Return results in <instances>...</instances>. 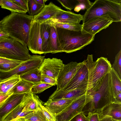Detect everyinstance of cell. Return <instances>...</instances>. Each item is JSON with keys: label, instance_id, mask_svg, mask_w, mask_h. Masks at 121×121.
I'll return each mask as SVG.
<instances>
[{"label": "cell", "instance_id": "obj_1", "mask_svg": "<svg viewBox=\"0 0 121 121\" xmlns=\"http://www.w3.org/2000/svg\"><path fill=\"white\" fill-rule=\"evenodd\" d=\"M34 19V16L26 14L11 13L1 20L2 29L9 37L27 46Z\"/></svg>", "mask_w": 121, "mask_h": 121}, {"label": "cell", "instance_id": "obj_2", "mask_svg": "<svg viewBox=\"0 0 121 121\" xmlns=\"http://www.w3.org/2000/svg\"><path fill=\"white\" fill-rule=\"evenodd\" d=\"M58 39L63 52L70 53L81 49L91 43L95 35L82 30L74 31L55 28Z\"/></svg>", "mask_w": 121, "mask_h": 121}, {"label": "cell", "instance_id": "obj_3", "mask_svg": "<svg viewBox=\"0 0 121 121\" xmlns=\"http://www.w3.org/2000/svg\"><path fill=\"white\" fill-rule=\"evenodd\" d=\"M93 55H88L85 60L88 70V77L86 93H90L98 89L105 76L112 68L110 62L107 58L101 57L95 61Z\"/></svg>", "mask_w": 121, "mask_h": 121}, {"label": "cell", "instance_id": "obj_4", "mask_svg": "<svg viewBox=\"0 0 121 121\" xmlns=\"http://www.w3.org/2000/svg\"><path fill=\"white\" fill-rule=\"evenodd\" d=\"M107 15L113 22L121 21V0H96L83 15L82 24L91 18Z\"/></svg>", "mask_w": 121, "mask_h": 121}, {"label": "cell", "instance_id": "obj_5", "mask_svg": "<svg viewBox=\"0 0 121 121\" xmlns=\"http://www.w3.org/2000/svg\"><path fill=\"white\" fill-rule=\"evenodd\" d=\"M89 94L91 97L87 111L88 112H99L105 106L112 102L111 90L109 73L105 76L99 88Z\"/></svg>", "mask_w": 121, "mask_h": 121}, {"label": "cell", "instance_id": "obj_6", "mask_svg": "<svg viewBox=\"0 0 121 121\" xmlns=\"http://www.w3.org/2000/svg\"><path fill=\"white\" fill-rule=\"evenodd\" d=\"M31 56L25 44L10 37L0 39V56L24 61Z\"/></svg>", "mask_w": 121, "mask_h": 121}, {"label": "cell", "instance_id": "obj_7", "mask_svg": "<svg viewBox=\"0 0 121 121\" xmlns=\"http://www.w3.org/2000/svg\"><path fill=\"white\" fill-rule=\"evenodd\" d=\"M91 100L90 95L87 93L79 97L60 112L55 115L56 121H70L82 112L85 106Z\"/></svg>", "mask_w": 121, "mask_h": 121}, {"label": "cell", "instance_id": "obj_8", "mask_svg": "<svg viewBox=\"0 0 121 121\" xmlns=\"http://www.w3.org/2000/svg\"><path fill=\"white\" fill-rule=\"evenodd\" d=\"M83 63V61L79 63L72 61L64 65L56 80V90H62L66 86Z\"/></svg>", "mask_w": 121, "mask_h": 121}, {"label": "cell", "instance_id": "obj_9", "mask_svg": "<svg viewBox=\"0 0 121 121\" xmlns=\"http://www.w3.org/2000/svg\"><path fill=\"white\" fill-rule=\"evenodd\" d=\"M113 22L107 15L95 17L88 20L82 25V30L94 35L108 27Z\"/></svg>", "mask_w": 121, "mask_h": 121}, {"label": "cell", "instance_id": "obj_10", "mask_svg": "<svg viewBox=\"0 0 121 121\" xmlns=\"http://www.w3.org/2000/svg\"><path fill=\"white\" fill-rule=\"evenodd\" d=\"M42 42L40 32V23L33 20L29 35L27 47L33 53L44 54L42 48Z\"/></svg>", "mask_w": 121, "mask_h": 121}, {"label": "cell", "instance_id": "obj_11", "mask_svg": "<svg viewBox=\"0 0 121 121\" xmlns=\"http://www.w3.org/2000/svg\"><path fill=\"white\" fill-rule=\"evenodd\" d=\"M82 65L68 84L61 90L64 91L73 90L77 88L86 89L88 83V73L85 60L83 61Z\"/></svg>", "mask_w": 121, "mask_h": 121}, {"label": "cell", "instance_id": "obj_12", "mask_svg": "<svg viewBox=\"0 0 121 121\" xmlns=\"http://www.w3.org/2000/svg\"><path fill=\"white\" fill-rule=\"evenodd\" d=\"M64 65L63 61L60 59L44 58L39 69L41 74L57 80Z\"/></svg>", "mask_w": 121, "mask_h": 121}, {"label": "cell", "instance_id": "obj_13", "mask_svg": "<svg viewBox=\"0 0 121 121\" xmlns=\"http://www.w3.org/2000/svg\"><path fill=\"white\" fill-rule=\"evenodd\" d=\"M83 15L77 14L69 11L63 10L53 18L46 22L50 24L60 23L66 24L79 23L82 21Z\"/></svg>", "mask_w": 121, "mask_h": 121}, {"label": "cell", "instance_id": "obj_14", "mask_svg": "<svg viewBox=\"0 0 121 121\" xmlns=\"http://www.w3.org/2000/svg\"><path fill=\"white\" fill-rule=\"evenodd\" d=\"M25 94H13L0 108V121H3L6 117L21 102Z\"/></svg>", "mask_w": 121, "mask_h": 121}, {"label": "cell", "instance_id": "obj_15", "mask_svg": "<svg viewBox=\"0 0 121 121\" xmlns=\"http://www.w3.org/2000/svg\"><path fill=\"white\" fill-rule=\"evenodd\" d=\"M63 9L52 2L45 5L40 12L34 16V20L40 23L45 22L56 15Z\"/></svg>", "mask_w": 121, "mask_h": 121}, {"label": "cell", "instance_id": "obj_16", "mask_svg": "<svg viewBox=\"0 0 121 121\" xmlns=\"http://www.w3.org/2000/svg\"><path fill=\"white\" fill-rule=\"evenodd\" d=\"M86 93V89L84 88H77L66 91L56 90L49 98L53 101L61 99H75Z\"/></svg>", "mask_w": 121, "mask_h": 121}, {"label": "cell", "instance_id": "obj_17", "mask_svg": "<svg viewBox=\"0 0 121 121\" xmlns=\"http://www.w3.org/2000/svg\"><path fill=\"white\" fill-rule=\"evenodd\" d=\"M98 114L99 117L108 116L115 121H121V103L112 102Z\"/></svg>", "mask_w": 121, "mask_h": 121}, {"label": "cell", "instance_id": "obj_18", "mask_svg": "<svg viewBox=\"0 0 121 121\" xmlns=\"http://www.w3.org/2000/svg\"><path fill=\"white\" fill-rule=\"evenodd\" d=\"M75 99H61L53 101L49 99L44 104L45 107L56 115L63 111Z\"/></svg>", "mask_w": 121, "mask_h": 121}, {"label": "cell", "instance_id": "obj_19", "mask_svg": "<svg viewBox=\"0 0 121 121\" xmlns=\"http://www.w3.org/2000/svg\"><path fill=\"white\" fill-rule=\"evenodd\" d=\"M63 52L58 39L56 28L51 25L48 45L44 54Z\"/></svg>", "mask_w": 121, "mask_h": 121}, {"label": "cell", "instance_id": "obj_20", "mask_svg": "<svg viewBox=\"0 0 121 121\" xmlns=\"http://www.w3.org/2000/svg\"><path fill=\"white\" fill-rule=\"evenodd\" d=\"M109 73L111 90L113 100L121 93V78L112 67Z\"/></svg>", "mask_w": 121, "mask_h": 121}, {"label": "cell", "instance_id": "obj_21", "mask_svg": "<svg viewBox=\"0 0 121 121\" xmlns=\"http://www.w3.org/2000/svg\"><path fill=\"white\" fill-rule=\"evenodd\" d=\"M20 75H15L0 81V95L7 94L20 80Z\"/></svg>", "mask_w": 121, "mask_h": 121}, {"label": "cell", "instance_id": "obj_22", "mask_svg": "<svg viewBox=\"0 0 121 121\" xmlns=\"http://www.w3.org/2000/svg\"><path fill=\"white\" fill-rule=\"evenodd\" d=\"M29 97V93L25 94L21 103L11 112L3 121H11L19 118V117L27 103Z\"/></svg>", "mask_w": 121, "mask_h": 121}, {"label": "cell", "instance_id": "obj_23", "mask_svg": "<svg viewBox=\"0 0 121 121\" xmlns=\"http://www.w3.org/2000/svg\"><path fill=\"white\" fill-rule=\"evenodd\" d=\"M35 85L32 83L21 79L9 93L13 94L28 93L31 91L32 87Z\"/></svg>", "mask_w": 121, "mask_h": 121}, {"label": "cell", "instance_id": "obj_24", "mask_svg": "<svg viewBox=\"0 0 121 121\" xmlns=\"http://www.w3.org/2000/svg\"><path fill=\"white\" fill-rule=\"evenodd\" d=\"M43 104L38 96L31 91L29 92L28 100L22 112H29L36 111L40 108V105Z\"/></svg>", "mask_w": 121, "mask_h": 121}, {"label": "cell", "instance_id": "obj_25", "mask_svg": "<svg viewBox=\"0 0 121 121\" xmlns=\"http://www.w3.org/2000/svg\"><path fill=\"white\" fill-rule=\"evenodd\" d=\"M51 25L46 22L40 23V32L42 40V48L44 54L46 51L48 41Z\"/></svg>", "mask_w": 121, "mask_h": 121}, {"label": "cell", "instance_id": "obj_26", "mask_svg": "<svg viewBox=\"0 0 121 121\" xmlns=\"http://www.w3.org/2000/svg\"><path fill=\"white\" fill-rule=\"evenodd\" d=\"M41 73L39 68L20 75L21 79L37 85L41 83Z\"/></svg>", "mask_w": 121, "mask_h": 121}, {"label": "cell", "instance_id": "obj_27", "mask_svg": "<svg viewBox=\"0 0 121 121\" xmlns=\"http://www.w3.org/2000/svg\"><path fill=\"white\" fill-rule=\"evenodd\" d=\"M1 6L2 8L9 10L11 13L26 14L27 12L26 11L11 0H3Z\"/></svg>", "mask_w": 121, "mask_h": 121}, {"label": "cell", "instance_id": "obj_28", "mask_svg": "<svg viewBox=\"0 0 121 121\" xmlns=\"http://www.w3.org/2000/svg\"><path fill=\"white\" fill-rule=\"evenodd\" d=\"M23 118L26 121H48L40 108L33 111Z\"/></svg>", "mask_w": 121, "mask_h": 121}, {"label": "cell", "instance_id": "obj_29", "mask_svg": "<svg viewBox=\"0 0 121 121\" xmlns=\"http://www.w3.org/2000/svg\"><path fill=\"white\" fill-rule=\"evenodd\" d=\"M44 6L37 3L35 0H28V13L29 15L34 16L38 14Z\"/></svg>", "mask_w": 121, "mask_h": 121}, {"label": "cell", "instance_id": "obj_30", "mask_svg": "<svg viewBox=\"0 0 121 121\" xmlns=\"http://www.w3.org/2000/svg\"><path fill=\"white\" fill-rule=\"evenodd\" d=\"M50 24L54 26L55 28H60L74 31L82 30V25L79 23L66 24L60 23H56Z\"/></svg>", "mask_w": 121, "mask_h": 121}, {"label": "cell", "instance_id": "obj_31", "mask_svg": "<svg viewBox=\"0 0 121 121\" xmlns=\"http://www.w3.org/2000/svg\"><path fill=\"white\" fill-rule=\"evenodd\" d=\"M112 67L121 78V49L116 55L114 62Z\"/></svg>", "mask_w": 121, "mask_h": 121}, {"label": "cell", "instance_id": "obj_32", "mask_svg": "<svg viewBox=\"0 0 121 121\" xmlns=\"http://www.w3.org/2000/svg\"><path fill=\"white\" fill-rule=\"evenodd\" d=\"M63 7L67 10H71L79 4L77 0H57Z\"/></svg>", "mask_w": 121, "mask_h": 121}, {"label": "cell", "instance_id": "obj_33", "mask_svg": "<svg viewBox=\"0 0 121 121\" xmlns=\"http://www.w3.org/2000/svg\"><path fill=\"white\" fill-rule=\"evenodd\" d=\"M53 86L52 85L41 82L34 86L32 88L31 91L35 94L40 93Z\"/></svg>", "mask_w": 121, "mask_h": 121}, {"label": "cell", "instance_id": "obj_34", "mask_svg": "<svg viewBox=\"0 0 121 121\" xmlns=\"http://www.w3.org/2000/svg\"><path fill=\"white\" fill-rule=\"evenodd\" d=\"M22 63H9L0 64V72L9 71L17 67Z\"/></svg>", "mask_w": 121, "mask_h": 121}, {"label": "cell", "instance_id": "obj_35", "mask_svg": "<svg viewBox=\"0 0 121 121\" xmlns=\"http://www.w3.org/2000/svg\"><path fill=\"white\" fill-rule=\"evenodd\" d=\"M41 104L40 108L48 121H56L55 116L52 114Z\"/></svg>", "mask_w": 121, "mask_h": 121}, {"label": "cell", "instance_id": "obj_36", "mask_svg": "<svg viewBox=\"0 0 121 121\" xmlns=\"http://www.w3.org/2000/svg\"><path fill=\"white\" fill-rule=\"evenodd\" d=\"M41 82L50 84L53 86L56 85L57 83L56 80L43 74H41Z\"/></svg>", "mask_w": 121, "mask_h": 121}, {"label": "cell", "instance_id": "obj_37", "mask_svg": "<svg viewBox=\"0 0 121 121\" xmlns=\"http://www.w3.org/2000/svg\"><path fill=\"white\" fill-rule=\"evenodd\" d=\"M70 121H89V120L84 112L82 111L74 117Z\"/></svg>", "mask_w": 121, "mask_h": 121}, {"label": "cell", "instance_id": "obj_38", "mask_svg": "<svg viewBox=\"0 0 121 121\" xmlns=\"http://www.w3.org/2000/svg\"><path fill=\"white\" fill-rule=\"evenodd\" d=\"M27 11H28V0H11Z\"/></svg>", "mask_w": 121, "mask_h": 121}, {"label": "cell", "instance_id": "obj_39", "mask_svg": "<svg viewBox=\"0 0 121 121\" xmlns=\"http://www.w3.org/2000/svg\"><path fill=\"white\" fill-rule=\"evenodd\" d=\"M79 4L82 5L85 9H88L92 5L93 3L88 0H77Z\"/></svg>", "mask_w": 121, "mask_h": 121}, {"label": "cell", "instance_id": "obj_40", "mask_svg": "<svg viewBox=\"0 0 121 121\" xmlns=\"http://www.w3.org/2000/svg\"><path fill=\"white\" fill-rule=\"evenodd\" d=\"M24 61L13 60L0 56V64L9 63H22Z\"/></svg>", "mask_w": 121, "mask_h": 121}, {"label": "cell", "instance_id": "obj_41", "mask_svg": "<svg viewBox=\"0 0 121 121\" xmlns=\"http://www.w3.org/2000/svg\"><path fill=\"white\" fill-rule=\"evenodd\" d=\"M87 117L89 121H99V116L98 113L89 112L88 113Z\"/></svg>", "mask_w": 121, "mask_h": 121}, {"label": "cell", "instance_id": "obj_42", "mask_svg": "<svg viewBox=\"0 0 121 121\" xmlns=\"http://www.w3.org/2000/svg\"><path fill=\"white\" fill-rule=\"evenodd\" d=\"M13 94L9 93L5 95H0V108L4 104L7 99Z\"/></svg>", "mask_w": 121, "mask_h": 121}, {"label": "cell", "instance_id": "obj_43", "mask_svg": "<svg viewBox=\"0 0 121 121\" xmlns=\"http://www.w3.org/2000/svg\"><path fill=\"white\" fill-rule=\"evenodd\" d=\"M9 37V36L6 32L2 29L0 30V39L8 38Z\"/></svg>", "mask_w": 121, "mask_h": 121}, {"label": "cell", "instance_id": "obj_44", "mask_svg": "<svg viewBox=\"0 0 121 121\" xmlns=\"http://www.w3.org/2000/svg\"><path fill=\"white\" fill-rule=\"evenodd\" d=\"M99 121H112V119L110 117L104 116L99 117Z\"/></svg>", "mask_w": 121, "mask_h": 121}, {"label": "cell", "instance_id": "obj_45", "mask_svg": "<svg viewBox=\"0 0 121 121\" xmlns=\"http://www.w3.org/2000/svg\"><path fill=\"white\" fill-rule=\"evenodd\" d=\"M35 0L37 3L44 6L45 5V2L47 1V0Z\"/></svg>", "mask_w": 121, "mask_h": 121}, {"label": "cell", "instance_id": "obj_46", "mask_svg": "<svg viewBox=\"0 0 121 121\" xmlns=\"http://www.w3.org/2000/svg\"><path fill=\"white\" fill-rule=\"evenodd\" d=\"M17 121H26L25 119L22 118H21L18 119Z\"/></svg>", "mask_w": 121, "mask_h": 121}, {"label": "cell", "instance_id": "obj_47", "mask_svg": "<svg viewBox=\"0 0 121 121\" xmlns=\"http://www.w3.org/2000/svg\"><path fill=\"white\" fill-rule=\"evenodd\" d=\"M1 20L0 21V30L2 29V27L1 26Z\"/></svg>", "mask_w": 121, "mask_h": 121}, {"label": "cell", "instance_id": "obj_48", "mask_svg": "<svg viewBox=\"0 0 121 121\" xmlns=\"http://www.w3.org/2000/svg\"><path fill=\"white\" fill-rule=\"evenodd\" d=\"M3 3V0H0V6H1Z\"/></svg>", "mask_w": 121, "mask_h": 121}, {"label": "cell", "instance_id": "obj_49", "mask_svg": "<svg viewBox=\"0 0 121 121\" xmlns=\"http://www.w3.org/2000/svg\"><path fill=\"white\" fill-rule=\"evenodd\" d=\"M18 119H15L14 120H13L12 121H17V120Z\"/></svg>", "mask_w": 121, "mask_h": 121}, {"label": "cell", "instance_id": "obj_50", "mask_svg": "<svg viewBox=\"0 0 121 121\" xmlns=\"http://www.w3.org/2000/svg\"><path fill=\"white\" fill-rule=\"evenodd\" d=\"M112 121H115V120H114L112 119Z\"/></svg>", "mask_w": 121, "mask_h": 121}, {"label": "cell", "instance_id": "obj_51", "mask_svg": "<svg viewBox=\"0 0 121 121\" xmlns=\"http://www.w3.org/2000/svg\"></svg>", "mask_w": 121, "mask_h": 121}, {"label": "cell", "instance_id": "obj_52", "mask_svg": "<svg viewBox=\"0 0 121 121\" xmlns=\"http://www.w3.org/2000/svg\"></svg>", "mask_w": 121, "mask_h": 121}]
</instances>
